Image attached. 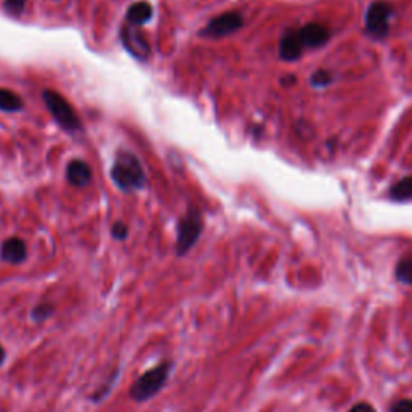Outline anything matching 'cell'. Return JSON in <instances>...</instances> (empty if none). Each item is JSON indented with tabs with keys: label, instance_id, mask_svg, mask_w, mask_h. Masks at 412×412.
Instances as JSON below:
<instances>
[{
	"label": "cell",
	"instance_id": "20",
	"mask_svg": "<svg viewBox=\"0 0 412 412\" xmlns=\"http://www.w3.org/2000/svg\"><path fill=\"white\" fill-rule=\"evenodd\" d=\"M111 236H113L116 240H126L127 236H129V229L124 222H115L113 227H111Z\"/></svg>",
	"mask_w": 412,
	"mask_h": 412
},
{
	"label": "cell",
	"instance_id": "13",
	"mask_svg": "<svg viewBox=\"0 0 412 412\" xmlns=\"http://www.w3.org/2000/svg\"><path fill=\"white\" fill-rule=\"evenodd\" d=\"M118 377H120V369H116L110 374V377L106 379L100 386H97V390L89 396L90 403L99 404V403H101V401H105L106 398H108V395L111 393V390H113V386L116 384V380H118Z\"/></svg>",
	"mask_w": 412,
	"mask_h": 412
},
{
	"label": "cell",
	"instance_id": "23",
	"mask_svg": "<svg viewBox=\"0 0 412 412\" xmlns=\"http://www.w3.org/2000/svg\"><path fill=\"white\" fill-rule=\"evenodd\" d=\"M297 83H298L297 76H286V78H282V79H281V84H282V85H286V88H288V85L297 84Z\"/></svg>",
	"mask_w": 412,
	"mask_h": 412
},
{
	"label": "cell",
	"instance_id": "10",
	"mask_svg": "<svg viewBox=\"0 0 412 412\" xmlns=\"http://www.w3.org/2000/svg\"><path fill=\"white\" fill-rule=\"evenodd\" d=\"M298 34L304 47H309V49H318L330 39L329 29L325 28L324 24H319V23L304 24L302 29H298Z\"/></svg>",
	"mask_w": 412,
	"mask_h": 412
},
{
	"label": "cell",
	"instance_id": "4",
	"mask_svg": "<svg viewBox=\"0 0 412 412\" xmlns=\"http://www.w3.org/2000/svg\"><path fill=\"white\" fill-rule=\"evenodd\" d=\"M42 99L47 105L50 115L53 116V120L57 121L58 126H62L65 131H79L81 129V120L78 113H76L73 106L68 100L65 99L62 94L55 92V90H44Z\"/></svg>",
	"mask_w": 412,
	"mask_h": 412
},
{
	"label": "cell",
	"instance_id": "21",
	"mask_svg": "<svg viewBox=\"0 0 412 412\" xmlns=\"http://www.w3.org/2000/svg\"><path fill=\"white\" fill-rule=\"evenodd\" d=\"M391 412H412V399H398L391 404Z\"/></svg>",
	"mask_w": 412,
	"mask_h": 412
},
{
	"label": "cell",
	"instance_id": "18",
	"mask_svg": "<svg viewBox=\"0 0 412 412\" xmlns=\"http://www.w3.org/2000/svg\"><path fill=\"white\" fill-rule=\"evenodd\" d=\"M332 81H333V76L325 69H318L316 73L311 76V85L316 89L327 88V85L332 84Z\"/></svg>",
	"mask_w": 412,
	"mask_h": 412
},
{
	"label": "cell",
	"instance_id": "17",
	"mask_svg": "<svg viewBox=\"0 0 412 412\" xmlns=\"http://www.w3.org/2000/svg\"><path fill=\"white\" fill-rule=\"evenodd\" d=\"M396 277H398L399 282L411 286L412 283V259L411 258H404L398 263V266H396Z\"/></svg>",
	"mask_w": 412,
	"mask_h": 412
},
{
	"label": "cell",
	"instance_id": "9",
	"mask_svg": "<svg viewBox=\"0 0 412 412\" xmlns=\"http://www.w3.org/2000/svg\"><path fill=\"white\" fill-rule=\"evenodd\" d=\"M304 45L299 39L298 31L295 29H288L286 34L282 35L281 44H279V57L286 62H295L303 55Z\"/></svg>",
	"mask_w": 412,
	"mask_h": 412
},
{
	"label": "cell",
	"instance_id": "19",
	"mask_svg": "<svg viewBox=\"0 0 412 412\" xmlns=\"http://www.w3.org/2000/svg\"><path fill=\"white\" fill-rule=\"evenodd\" d=\"M26 2L28 0H3V8L5 12L13 15V17H19L26 7Z\"/></svg>",
	"mask_w": 412,
	"mask_h": 412
},
{
	"label": "cell",
	"instance_id": "24",
	"mask_svg": "<svg viewBox=\"0 0 412 412\" xmlns=\"http://www.w3.org/2000/svg\"><path fill=\"white\" fill-rule=\"evenodd\" d=\"M5 359H7V351L2 347V343H0V365H3Z\"/></svg>",
	"mask_w": 412,
	"mask_h": 412
},
{
	"label": "cell",
	"instance_id": "16",
	"mask_svg": "<svg viewBox=\"0 0 412 412\" xmlns=\"http://www.w3.org/2000/svg\"><path fill=\"white\" fill-rule=\"evenodd\" d=\"M57 313V308H55L53 303H39L31 309V320L35 324L47 322L49 319H52Z\"/></svg>",
	"mask_w": 412,
	"mask_h": 412
},
{
	"label": "cell",
	"instance_id": "7",
	"mask_svg": "<svg viewBox=\"0 0 412 412\" xmlns=\"http://www.w3.org/2000/svg\"><path fill=\"white\" fill-rule=\"evenodd\" d=\"M121 40H123L127 52L134 55L137 60H147L150 57V44L144 33L139 31L135 26H124L121 29Z\"/></svg>",
	"mask_w": 412,
	"mask_h": 412
},
{
	"label": "cell",
	"instance_id": "2",
	"mask_svg": "<svg viewBox=\"0 0 412 412\" xmlns=\"http://www.w3.org/2000/svg\"><path fill=\"white\" fill-rule=\"evenodd\" d=\"M171 369L172 363L165 361V363H160L155 368L145 370L144 374L132 381L129 388V398L135 401V403H147V401L155 398L165 388L166 381L171 375Z\"/></svg>",
	"mask_w": 412,
	"mask_h": 412
},
{
	"label": "cell",
	"instance_id": "1",
	"mask_svg": "<svg viewBox=\"0 0 412 412\" xmlns=\"http://www.w3.org/2000/svg\"><path fill=\"white\" fill-rule=\"evenodd\" d=\"M110 176L115 186L123 192L140 190L147 184L144 167H142L139 158L132 155L131 151H120L116 155L113 166L110 170Z\"/></svg>",
	"mask_w": 412,
	"mask_h": 412
},
{
	"label": "cell",
	"instance_id": "5",
	"mask_svg": "<svg viewBox=\"0 0 412 412\" xmlns=\"http://www.w3.org/2000/svg\"><path fill=\"white\" fill-rule=\"evenodd\" d=\"M393 17V7L385 0H375L365 12V31L375 39H384L388 35L390 22Z\"/></svg>",
	"mask_w": 412,
	"mask_h": 412
},
{
	"label": "cell",
	"instance_id": "22",
	"mask_svg": "<svg viewBox=\"0 0 412 412\" xmlns=\"http://www.w3.org/2000/svg\"><path fill=\"white\" fill-rule=\"evenodd\" d=\"M348 412H377V411H375L372 406L368 403H359V404L353 406V408H351Z\"/></svg>",
	"mask_w": 412,
	"mask_h": 412
},
{
	"label": "cell",
	"instance_id": "15",
	"mask_svg": "<svg viewBox=\"0 0 412 412\" xmlns=\"http://www.w3.org/2000/svg\"><path fill=\"white\" fill-rule=\"evenodd\" d=\"M390 197L396 201H406L412 200V176L404 177L393 184L390 189Z\"/></svg>",
	"mask_w": 412,
	"mask_h": 412
},
{
	"label": "cell",
	"instance_id": "6",
	"mask_svg": "<svg viewBox=\"0 0 412 412\" xmlns=\"http://www.w3.org/2000/svg\"><path fill=\"white\" fill-rule=\"evenodd\" d=\"M243 26V17L238 12H226L220 17L213 18L200 31V35L210 39H220L231 35Z\"/></svg>",
	"mask_w": 412,
	"mask_h": 412
},
{
	"label": "cell",
	"instance_id": "14",
	"mask_svg": "<svg viewBox=\"0 0 412 412\" xmlns=\"http://www.w3.org/2000/svg\"><path fill=\"white\" fill-rule=\"evenodd\" d=\"M22 108H23L22 97L8 89H0V111L15 113V111H19Z\"/></svg>",
	"mask_w": 412,
	"mask_h": 412
},
{
	"label": "cell",
	"instance_id": "8",
	"mask_svg": "<svg viewBox=\"0 0 412 412\" xmlns=\"http://www.w3.org/2000/svg\"><path fill=\"white\" fill-rule=\"evenodd\" d=\"M0 258H2V261L13 264V266L23 264L28 258L26 242L19 237H10L3 240L0 245Z\"/></svg>",
	"mask_w": 412,
	"mask_h": 412
},
{
	"label": "cell",
	"instance_id": "3",
	"mask_svg": "<svg viewBox=\"0 0 412 412\" xmlns=\"http://www.w3.org/2000/svg\"><path fill=\"white\" fill-rule=\"evenodd\" d=\"M203 232V216L201 211L195 206H190L189 211L177 222L176 231V254L186 256L195 243L198 242Z\"/></svg>",
	"mask_w": 412,
	"mask_h": 412
},
{
	"label": "cell",
	"instance_id": "11",
	"mask_svg": "<svg viewBox=\"0 0 412 412\" xmlns=\"http://www.w3.org/2000/svg\"><path fill=\"white\" fill-rule=\"evenodd\" d=\"M66 177L74 187H85L92 181V170L83 160H73L66 166Z\"/></svg>",
	"mask_w": 412,
	"mask_h": 412
},
{
	"label": "cell",
	"instance_id": "12",
	"mask_svg": "<svg viewBox=\"0 0 412 412\" xmlns=\"http://www.w3.org/2000/svg\"><path fill=\"white\" fill-rule=\"evenodd\" d=\"M154 17V7L149 2H135L132 3L129 10H127L126 18L129 22L131 26H144Z\"/></svg>",
	"mask_w": 412,
	"mask_h": 412
}]
</instances>
